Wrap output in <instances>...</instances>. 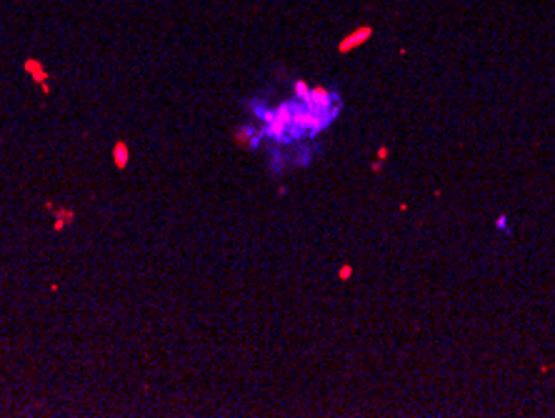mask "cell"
<instances>
[{
  "instance_id": "8992f818",
  "label": "cell",
  "mask_w": 555,
  "mask_h": 418,
  "mask_svg": "<svg viewBox=\"0 0 555 418\" xmlns=\"http://www.w3.org/2000/svg\"><path fill=\"white\" fill-rule=\"evenodd\" d=\"M350 276H353V268H350V266H343V268H340V278L348 280Z\"/></svg>"
},
{
  "instance_id": "277c9868",
  "label": "cell",
  "mask_w": 555,
  "mask_h": 418,
  "mask_svg": "<svg viewBox=\"0 0 555 418\" xmlns=\"http://www.w3.org/2000/svg\"><path fill=\"white\" fill-rule=\"evenodd\" d=\"M293 93H295V100H300V103H303V100L308 98L310 88H308V83H305V80H295V83H293Z\"/></svg>"
},
{
  "instance_id": "3957f363",
  "label": "cell",
  "mask_w": 555,
  "mask_h": 418,
  "mask_svg": "<svg viewBox=\"0 0 555 418\" xmlns=\"http://www.w3.org/2000/svg\"><path fill=\"white\" fill-rule=\"evenodd\" d=\"M113 158H115V165L118 168H125L128 165V145L120 140V143H115V148H113Z\"/></svg>"
},
{
  "instance_id": "6da1fadb",
  "label": "cell",
  "mask_w": 555,
  "mask_h": 418,
  "mask_svg": "<svg viewBox=\"0 0 555 418\" xmlns=\"http://www.w3.org/2000/svg\"><path fill=\"white\" fill-rule=\"evenodd\" d=\"M235 140H238L240 145H245V148H255V145L263 140V131H255V128H250V126H243V128L235 131Z\"/></svg>"
},
{
  "instance_id": "5b68a950",
  "label": "cell",
  "mask_w": 555,
  "mask_h": 418,
  "mask_svg": "<svg viewBox=\"0 0 555 418\" xmlns=\"http://www.w3.org/2000/svg\"><path fill=\"white\" fill-rule=\"evenodd\" d=\"M495 228L503 230V233H508V218H505V215H498V218H495Z\"/></svg>"
},
{
  "instance_id": "52a82bcc",
  "label": "cell",
  "mask_w": 555,
  "mask_h": 418,
  "mask_svg": "<svg viewBox=\"0 0 555 418\" xmlns=\"http://www.w3.org/2000/svg\"><path fill=\"white\" fill-rule=\"evenodd\" d=\"M378 158L385 160V158H388V148H380V150H378Z\"/></svg>"
},
{
  "instance_id": "7a4b0ae2",
  "label": "cell",
  "mask_w": 555,
  "mask_h": 418,
  "mask_svg": "<svg viewBox=\"0 0 555 418\" xmlns=\"http://www.w3.org/2000/svg\"><path fill=\"white\" fill-rule=\"evenodd\" d=\"M370 38V28H360V30H355L353 35H348L345 40L340 43V53H350L355 45H360V43H365Z\"/></svg>"
}]
</instances>
